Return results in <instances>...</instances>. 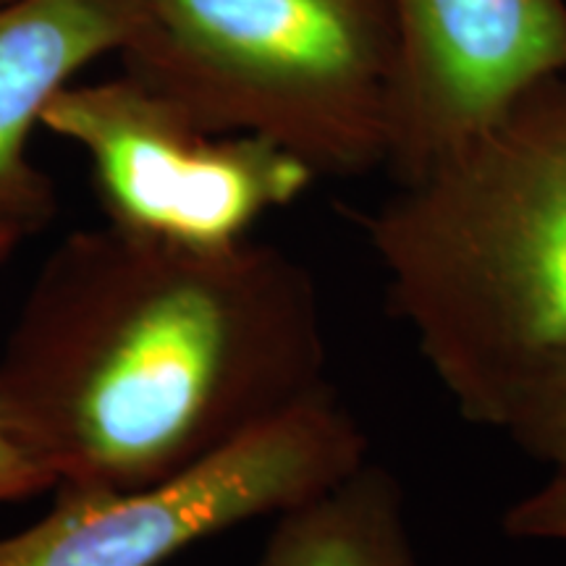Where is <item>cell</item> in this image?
<instances>
[{
	"label": "cell",
	"instance_id": "12",
	"mask_svg": "<svg viewBox=\"0 0 566 566\" xmlns=\"http://www.w3.org/2000/svg\"><path fill=\"white\" fill-rule=\"evenodd\" d=\"M21 244V239L11 231H0V268H3L6 260L11 258V252Z\"/></svg>",
	"mask_w": 566,
	"mask_h": 566
},
{
	"label": "cell",
	"instance_id": "7",
	"mask_svg": "<svg viewBox=\"0 0 566 566\" xmlns=\"http://www.w3.org/2000/svg\"><path fill=\"white\" fill-rule=\"evenodd\" d=\"M132 21L134 0H19L0 9V231L27 239L53 221L59 197L27 142L84 66L122 51Z\"/></svg>",
	"mask_w": 566,
	"mask_h": 566
},
{
	"label": "cell",
	"instance_id": "13",
	"mask_svg": "<svg viewBox=\"0 0 566 566\" xmlns=\"http://www.w3.org/2000/svg\"><path fill=\"white\" fill-rule=\"evenodd\" d=\"M13 3H19V0H0V9H6V6H13Z\"/></svg>",
	"mask_w": 566,
	"mask_h": 566
},
{
	"label": "cell",
	"instance_id": "4",
	"mask_svg": "<svg viewBox=\"0 0 566 566\" xmlns=\"http://www.w3.org/2000/svg\"><path fill=\"white\" fill-rule=\"evenodd\" d=\"M370 459L334 386L268 420L184 475L142 491H66L0 537V566H160L197 543L328 491Z\"/></svg>",
	"mask_w": 566,
	"mask_h": 566
},
{
	"label": "cell",
	"instance_id": "9",
	"mask_svg": "<svg viewBox=\"0 0 566 566\" xmlns=\"http://www.w3.org/2000/svg\"><path fill=\"white\" fill-rule=\"evenodd\" d=\"M493 430L554 472L566 470V349L537 365L509 394Z\"/></svg>",
	"mask_w": 566,
	"mask_h": 566
},
{
	"label": "cell",
	"instance_id": "1",
	"mask_svg": "<svg viewBox=\"0 0 566 566\" xmlns=\"http://www.w3.org/2000/svg\"><path fill=\"white\" fill-rule=\"evenodd\" d=\"M315 275L247 239L192 250L118 226L69 233L21 304L0 380L66 491L184 475L331 384Z\"/></svg>",
	"mask_w": 566,
	"mask_h": 566
},
{
	"label": "cell",
	"instance_id": "6",
	"mask_svg": "<svg viewBox=\"0 0 566 566\" xmlns=\"http://www.w3.org/2000/svg\"><path fill=\"white\" fill-rule=\"evenodd\" d=\"M401 61L386 168L396 184L566 74V0H396Z\"/></svg>",
	"mask_w": 566,
	"mask_h": 566
},
{
	"label": "cell",
	"instance_id": "10",
	"mask_svg": "<svg viewBox=\"0 0 566 566\" xmlns=\"http://www.w3.org/2000/svg\"><path fill=\"white\" fill-rule=\"evenodd\" d=\"M55 491V478L27 441L0 380V504Z\"/></svg>",
	"mask_w": 566,
	"mask_h": 566
},
{
	"label": "cell",
	"instance_id": "3",
	"mask_svg": "<svg viewBox=\"0 0 566 566\" xmlns=\"http://www.w3.org/2000/svg\"><path fill=\"white\" fill-rule=\"evenodd\" d=\"M124 71L210 134H252L315 176L386 168L396 0H134Z\"/></svg>",
	"mask_w": 566,
	"mask_h": 566
},
{
	"label": "cell",
	"instance_id": "11",
	"mask_svg": "<svg viewBox=\"0 0 566 566\" xmlns=\"http://www.w3.org/2000/svg\"><path fill=\"white\" fill-rule=\"evenodd\" d=\"M501 530L514 541L566 543V470L514 501L501 516Z\"/></svg>",
	"mask_w": 566,
	"mask_h": 566
},
{
	"label": "cell",
	"instance_id": "8",
	"mask_svg": "<svg viewBox=\"0 0 566 566\" xmlns=\"http://www.w3.org/2000/svg\"><path fill=\"white\" fill-rule=\"evenodd\" d=\"M407 509L399 478L367 459L342 483L275 516L252 566H424Z\"/></svg>",
	"mask_w": 566,
	"mask_h": 566
},
{
	"label": "cell",
	"instance_id": "2",
	"mask_svg": "<svg viewBox=\"0 0 566 566\" xmlns=\"http://www.w3.org/2000/svg\"><path fill=\"white\" fill-rule=\"evenodd\" d=\"M388 310L470 422L493 428L566 349V74L363 218Z\"/></svg>",
	"mask_w": 566,
	"mask_h": 566
},
{
	"label": "cell",
	"instance_id": "5",
	"mask_svg": "<svg viewBox=\"0 0 566 566\" xmlns=\"http://www.w3.org/2000/svg\"><path fill=\"white\" fill-rule=\"evenodd\" d=\"M40 126L87 153L105 223L192 250L247 242L260 218L300 200L317 179L263 137L200 129L126 71L66 84Z\"/></svg>",
	"mask_w": 566,
	"mask_h": 566
}]
</instances>
